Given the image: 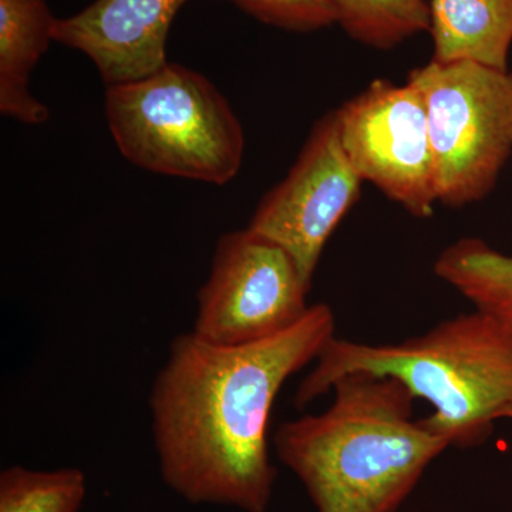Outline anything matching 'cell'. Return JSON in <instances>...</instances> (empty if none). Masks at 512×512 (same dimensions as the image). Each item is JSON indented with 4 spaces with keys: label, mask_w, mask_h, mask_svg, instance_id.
<instances>
[{
    "label": "cell",
    "mask_w": 512,
    "mask_h": 512,
    "mask_svg": "<svg viewBox=\"0 0 512 512\" xmlns=\"http://www.w3.org/2000/svg\"><path fill=\"white\" fill-rule=\"evenodd\" d=\"M433 60L510 70L512 0H429Z\"/></svg>",
    "instance_id": "obj_11"
},
{
    "label": "cell",
    "mask_w": 512,
    "mask_h": 512,
    "mask_svg": "<svg viewBox=\"0 0 512 512\" xmlns=\"http://www.w3.org/2000/svg\"><path fill=\"white\" fill-rule=\"evenodd\" d=\"M315 362L295 394L299 409L350 373L393 377L430 403L423 423L463 450L484 444L512 404V328L477 309L397 343L333 336Z\"/></svg>",
    "instance_id": "obj_3"
},
{
    "label": "cell",
    "mask_w": 512,
    "mask_h": 512,
    "mask_svg": "<svg viewBox=\"0 0 512 512\" xmlns=\"http://www.w3.org/2000/svg\"><path fill=\"white\" fill-rule=\"evenodd\" d=\"M330 392L328 410L279 426L276 456L318 512H396L450 444L414 420L416 399L393 377L350 373Z\"/></svg>",
    "instance_id": "obj_2"
},
{
    "label": "cell",
    "mask_w": 512,
    "mask_h": 512,
    "mask_svg": "<svg viewBox=\"0 0 512 512\" xmlns=\"http://www.w3.org/2000/svg\"><path fill=\"white\" fill-rule=\"evenodd\" d=\"M407 82L426 104L437 200L453 208L484 200L512 156L511 70L431 59Z\"/></svg>",
    "instance_id": "obj_5"
},
{
    "label": "cell",
    "mask_w": 512,
    "mask_h": 512,
    "mask_svg": "<svg viewBox=\"0 0 512 512\" xmlns=\"http://www.w3.org/2000/svg\"><path fill=\"white\" fill-rule=\"evenodd\" d=\"M309 289L281 245L249 228L229 232L218 241L210 276L198 292L192 332L224 346L271 338L309 311Z\"/></svg>",
    "instance_id": "obj_6"
},
{
    "label": "cell",
    "mask_w": 512,
    "mask_h": 512,
    "mask_svg": "<svg viewBox=\"0 0 512 512\" xmlns=\"http://www.w3.org/2000/svg\"><path fill=\"white\" fill-rule=\"evenodd\" d=\"M86 494V474L76 467L12 466L0 474V512H79Z\"/></svg>",
    "instance_id": "obj_14"
},
{
    "label": "cell",
    "mask_w": 512,
    "mask_h": 512,
    "mask_svg": "<svg viewBox=\"0 0 512 512\" xmlns=\"http://www.w3.org/2000/svg\"><path fill=\"white\" fill-rule=\"evenodd\" d=\"M340 141L363 183L416 218H430L437 200L429 117L416 86L375 80L339 110Z\"/></svg>",
    "instance_id": "obj_7"
},
{
    "label": "cell",
    "mask_w": 512,
    "mask_h": 512,
    "mask_svg": "<svg viewBox=\"0 0 512 512\" xmlns=\"http://www.w3.org/2000/svg\"><path fill=\"white\" fill-rule=\"evenodd\" d=\"M106 116L120 153L151 173L225 185L241 170L245 136L237 114L195 70L167 63L107 86Z\"/></svg>",
    "instance_id": "obj_4"
},
{
    "label": "cell",
    "mask_w": 512,
    "mask_h": 512,
    "mask_svg": "<svg viewBox=\"0 0 512 512\" xmlns=\"http://www.w3.org/2000/svg\"><path fill=\"white\" fill-rule=\"evenodd\" d=\"M362 184L332 111L313 126L291 171L262 198L248 228L285 248L312 286L323 249L359 201Z\"/></svg>",
    "instance_id": "obj_8"
},
{
    "label": "cell",
    "mask_w": 512,
    "mask_h": 512,
    "mask_svg": "<svg viewBox=\"0 0 512 512\" xmlns=\"http://www.w3.org/2000/svg\"><path fill=\"white\" fill-rule=\"evenodd\" d=\"M57 18L45 0H0V113L29 126L50 111L30 93V74L55 42Z\"/></svg>",
    "instance_id": "obj_10"
},
{
    "label": "cell",
    "mask_w": 512,
    "mask_h": 512,
    "mask_svg": "<svg viewBox=\"0 0 512 512\" xmlns=\"http://www.w3.org/2000/svg\"><path fill=\"white\" fill-rule=\"evenodd\" d=\"M336 25L362 45L390 50L430 30L429 0H330Z\"/></svg>",
    "instance_id": "obj_13"
},
{
    "label": "cell",
    "mask_w": 512,
    "mask_h": 512,
    "mask_svg": "<svg viewBox=\"0 0 512 512\" xmlns=\"http://www.w3.org/2000/svg\"><path fill=\"white\" fill-rule=\"evenodd\" d=\"M187 0H94L57 19L55 42L89 57L107 86L150 76L167 64V37Z\"/></svg>",
    "instance_id": "obj_9"
},
{
    "label": "cell",
    "mask_w": 512,
    "mask_h": 512,
    "mask_svg": "<svg viewBox=\"0 0 512 512\" xmlns=\"http://www.w3.org/2000/svg\"><path fill=\"white\" fill-rule=\"evenodd\" d=\"M252 18L288 32L309 33L336 25L330 0H227Z\"/></svg>",
    "instance_id": "obj_15"
},
{
    "label": "cell",
    "mask_w": 512,
    "mask_h": 512,
    "mask_svg": "<svg viewBox=\"0 0 512 512\" xmlns=\"http://www.w3.org/2000/svg\"><path fill=\"white\" fill-rule=\"evenodd\" d=\"M333 336L332 309L316 303L292 328L258 342L214 345L194 332L174 339L150 394L164 483L190 504L266 512L276 480L272 406Z\"/></svg>",
    "instance_id": "obj_1"
},
{
    "label": "cell",
    "mask_w": 512,
    "mask_h": 512,
    "mask_svg": "<svg viewBox=\"0 0 512 512\" xmlns=\"http://www.w3.org/2000/svg\"><path fill=\"white\" fill-rule=\"evenodd\" d=\"M501 419H511L512 420V404L508 407L507 410H504V413L501 414Z\"/></svg>",
    "instance_id": "obj_16"
},
{
    "label": "cell",
    "mask_w": 512,
    "mask_h": 512,
    "mask_svg": "<svg viewBox=\"0 0 512 512\" xmlns=\"http://www.w3.org/2000/svg\"><path fill=\"white\" fill-rule=\"evenodd\" d=\"M434 274L453 286L477 311L512 328V256L478 238H461L441 252Z\"/></svg>",
    "instance_id": "obj_12"
}]
</instances>
